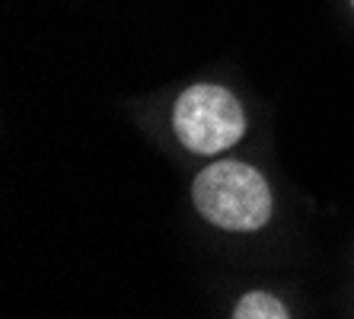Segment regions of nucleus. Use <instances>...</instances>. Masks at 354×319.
Segmentation results:
<instances>
[{
    "mask_svg": "<svg viewBox=\"0 0 354 319\" xmlns=\"http://www.w3.org/2000/svg\"><path fill=\"white\" fill-rule=\"evenodd\" d=\"M195 208L223 230H259L272 217V192L262 172L252 166L223 160L195 176Z\"/></svg>",
    "mask_w": 354,
    "mask_h": 319,
    "instance_id": "nucleus-1",
    "label": "nucleus"
},
{
    "mask_svg": "<svg viewBox=\"0 0 354 319\" xmlns=\"http://www.w3.org/2000/svg\"><path fill=\"white\" fill-rule=\"evenodd\" d=\"M173 128L182 147L192 154H221L246 134V115L233 93L211 83H198L179 96L173 112Z\"/></svg>",
    "mask_w": 354,
    "mask_h": 319,
    "instance_id": "nucleus-2",
    "label": "nucleus"
},
{
    "mask_svg": "<svg viewBox=\"0 0 354 319\" xmlns=\"http://www.w3.org/2000/svg\"><path fill=\"white\" fill-rule=\"evenodd\" d=\"M233 319H288V310H284V303L274 300L272 294L256 291V294H246L236 303Z\"/></svg>",
    "mask_w": 354,
    "mask_h": 319,
    "instance_id": "nucleus-3",
    "label": "nucleus"
},
{
    "mask_svg": "<svg viewBox=\"0 0 354 319\" xmlns=\"http://www.w3.org/2000/svg\"><path fill=\"white\" fill-rule=\"evenodd\" d=\"M351 3H354V0H351Z\"/></svg>",
    "mask_w": 354,
    "mask_h": 319,
    "instance_id": "nucleus-4",
    "label": "nucleus"
}]
</instances>
